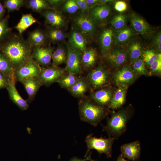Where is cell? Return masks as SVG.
Segmentation results:
<instances>
[{
    "mask_svg": "<svg viewBox=\"0 0 161 161\" xmlns=\"http://www.w3.org/2000/svg\"><path fill=\"white\" fill-rule=\"evenodd\" d=\"M33 48L21 35L15 34L0 45V52L7 58L14 70L32 58Z\"/></svg>",
    "mask_w": 161,
    "mask_h": 161,
    "instance_id": "cell-1",
    "label": "cell"
},
{
    "mask_svg": "<svg viewBox=\"0 0 161 161\" xmlns=\"http://www.w3.org/2000/svg\"><path fill=\"white\" fill-rule=\"evenodd\" d=\"M79 111L80 119L94 126H96L108 113L105 107L85 98L79 101Z\"/></svg>",
    "mask_w": 161,
    "mask_h": 161,
    "instance_id": "cell-2",
    "label": "cell"
},
{
    "mask_svg": "<svg viewBox=\"0 0 161 161\" xmlns=\"http://www.w3.org/2000/svg\"><path fill=\"white\" fill-rule=\"evenodd\" d=\"M131 114L127 108L112 113L103 128L109 136L117 140L126 131L127 123L131 117Z\"/></svg>",
    "mask_w": 161,
    "mask_h": 161,
    "instance_id": "cell-3",
    "label": "cell"
},
{
    "mask_svg": "<svg viewBox=\"0 0 161 161\" xmlns=\"http://www.w3.org/2000/svg\"><path fill=\"white\" fill-rule=\"evenodd\" d=\"M109 70L102 65L91 70L86 77L89 88L92 91L107 86L110 78Z\"/></svg>",
    "mask_w": 161,
    "mask_h": 161,
    "instance_id": "cell-4",
    "label": "cell"
},
{
    "mask_svg": "<svg viewBox=\"0 0 161 161\" xmlns=\"http://www.w3.org/2000/svg\"><path fill=\"white\" fill-rule=\"evenodd\" d=\"M114 140L109 136L108 138H97L93 137L91 134L88 135L85 139L87 148L86 156L91 150L94 149L100 154L104 153L107 158L111 157L112 147Z\"/></svg>",
    "mask_w": 161,
    "mask_h": 161,
    "instance_id": "cell-5",
    "label": "cell"
},
{
    "mask_svg": "<svg viewBox=\"0 0 161 161\" xmlns=\"http://www.w3.org/2000/svg\"><path fill=\"white\" fill-rule=\"evenodd\" d=\"M41 67L32 58L14 70L13 77L15 81L21 82L29 78H37L41 71Z\"/></svg>",
    "mask_w": 161,
    "mask_h": 161,
    "instance_id": "cell-6",
    "label": "cell"
},
{
    "mask_svg": "<svg viewBox=\"0 0 161 161\" xmlns=\"http://www.w3.org/2000/svg\"><path fill=\"white\" fill-rule=\"evenodd\" d=\"M74 30L78 31L86 38L92 36L96 30L95 21L88 14L81 13L73 20Z\"/></svg>",
    "mask_w": 161,
    "mask_h": 161,
    "instance_id": "cell-7",
    "label": "cell"
},
{
    "mask_svg": "<svg viewBox=\"0 0 161 161\" xmlns=\"http://www.w3.org/2000/svg\"><path fill=\"white\" fill-rule=\"evenodd\" d=\"M65 69L53 65L41 67L40 73L37 79L41 85L47 86L57 82L65 75Z\"/></svg>",
    "mask_w": 161,
    "mask_h": 161,
    "instance_id": "cell-8",
    "label": "cell"
},
{
    "mask_svg": "<svg viewBox=\"0 0 161 161\" xmlns=\"http://www.w3.org/2000/svg\"><path fill=\"white\" fill-rule=\"evenodd\" d=\"M66 44L67 53L66 71L67 74L80 75L82 72L81 65L82 52L72 49L66 42Z\"/></svg>",
    "mask_w": 161,
    "mask_h": 161,
    "instance_id": "cell-9",
    "label": "cell"
},
{
    "mask_svg": "<svg viewBox=\"0 0 161 161\" xmlns=\"http://www.w3.org/2000/svg\"><path fill=\"white\" fill-rule=\"evenodd\" d=\"M54 48L50 45L47 47L37 46L33 48L32 58L41 67L50 66Z\"/></svg>",
    "mask_w": 161,
    "mask_h": 161,
    "instance_id": "cell-10",
    "label": "cell"
},
{
    "mask_svg": "<svg viewBox=\"0 0 161 161\" xmlns=\"http://www.w3.org/2000/svg\"><path fill=\"white\" fill-rule=\"evenodd\" d=\"M113 78L117 85L128 86L134 82L137 76L130 67L124 66L115 72Z\"/></svg>",
    "mask_w": 161,
    "mask_h": 161,
    "instance_id": "cell-11",
    "label": "cell"
},
{
    "mask_svg": "<svg viewBox=\"0 0 161 161\" xmlns=\"http://www.w3.org/2000/svg\"><path fill=\"white\" fill-rule=\"evenodd\" d=\"M130 21L134 30L143 37L148 38L151 34L152 30L150 25L141 16L133 13L130 16Z\"/></svg>",
    "mask_w": 161,
    "mask_h": 161,
    "instance_id": "cell-12",
    "label": "cell"
},
{
    "mask_svg": "<svg viewBox=\"0 0 161 161\" xmlns=\"http://www.w3.org/2000/svg\"><path fill=\"white\" fill-rule=\"evenodd\" d=\"M41 13L47 23L51 27L61 29L66 25L65 18L61 12L57 10L48 9Z\"/></svg>",
    "mask_w": 161,
    "mask_h": 161,
    "instance_id": "cell-13",
    "label": "cell"
},
{
    "mask_svg": "<svg viewBox=\"0 0 161 161\" xmlns=\"http://www.w3.org/2000/svg\"><path fill=\"white\" fill-rule=\"evenodd\" d=\"M16 83L14 77L10 79L9 85L7 88L10 99L20 109L26 110L29 107V103L18 93L16 86Z\"/></svg>",
    "mask_w": 161,
    "mask_h": 161,
    "instance_id": "cell-14",
    "label": "cell"
},
{
    "mask_svg": "<svg viewBox=\"0 0 161 161\" xmlns=\"http://www.w3.org/2000/svg\"><path fill=\"white\" fill-rule=\"evenodd\" d=\"M123 156L133 161L138 160L140 154L141 146L138 140L126 143L120 147Z\"/></svg>",
    "mask_w": 161,
    "mask_h": 161,
    "instance_id": "cell-15",
    "label": "cell"
},
{
    "mask_svg": "<svg viewBox=\"0 0 161 161\" xmlns=\"http://www.w3.org/2000/svg\"><path fill=\"white\" fill-rule=\"evenodd\" d=\"M113 95L111 89L109 88H103L92 91L90 97L95 103L100 106L105 107L109 106Z\"/></svg>",
    "mask_w": 161,
    "mask_h": 161,
    "instance_id": "cell-16",
    "label": "cell"
},
{
    "mask_svg": "<svg viewBox=\"0 0 161 161\" xmlns=\"http://www.w3.org/2000/svg\"><path fill=\"white\" fill-rule=\"evenodd\" d=\"M106 60L112 66H120L127 61V52L121 48H116L110 50L104 55Z\"/></svg>",
    "mask_w": 161,
    "mask_h": 161,
    "instance_id": "cell-17",
    "label": "cell"
},
{
    "mask_svg": "<svg viewBox=\"0 0 161 161\" xmlns=\"http://www.w3.org/2000/svg\"><path fill=\"white\" fill-rule=\"evenodd\" d=\"M72 49L83 52L87 48V38L81 33L74 29L70 33L66 42Z\"/></svg>",
    "mask_w": 161,
    "mask_h": 161,
    "instance_id": "cell-18",
    "label": "cell"
},
{
    "mask_svg": "<svg viewBox=\"0 0 161 161\" xmlns=\"http://www.w3.org/2000/svg\"><path fill=\"white\" fill-rule=\"evenodd\" d=\"M96 49L92 47L87 48L82 53L81 65L82 71H88L93 68L97 58Z\"/></svg>",
    "mask_w": 161,
    "mask_h": 161,
    "instance_id": "cell-19",
    "label": "cell"
},
{
    "mask_svg": "<svg viewBox=\"0 0 161 161\" xmlns=\"http://www.w3.org/2000/svg\"><path fill=\"white\" fill-rule=\"evenodd\" d=\"M112 28L104 29L101 33L99 39L101 50L104 55L110 50L114 41V32Z\"/></svg>",
    "mask_w": 161,
    "mask_h": 161,
    "instance_id": "cell-20",
    "label": "cell"
},
{
    "mask_svg": "<svg viewBox=\"0 0 161 161\" xmlns=\"http://www.w3.org/2000/svg\"><path fill=\"white\" fill-rule=\"evenodd\" d=\"M128 87V86L118 85V88L113 94L111 103L108 106L109 109L115 110L123 106L125 101Z\"/></svg>",
    "mask_w": 161,
    "mask_h": 161,
    "instance_id": "cell-21",
    "label": "cell"
},
{
    "mask_svg": "<svg viewBox=\"0 0 161 161\" xmlns=\"http://www.w3.org/2000/svg\"><path fill=\"white\" fill-rule=\"evenodd\" d=\"M21 83L28 95V98L27 100L30 103L35 99V95L42 85L37 79L35 78L25 79Z\"/></svg>",
    "mask_w": 161,
    "mask_h": 161,
    "instance_id": "cell-22",
    "label": "cell"
},
{
    "mask_svg": "<svg viewBox=\"0 0 161 161\" xmlns=\"http://www.w3.org/2000/svg\"><path fill=\"white\" fill-rule=\"evenodd\" d=\"M111 11L109 5L106 4L96 6L91 9L88 13L91 18L96 21H103L110 15Z\"/></svg>",
    "mask_w": 161,
    "mask_h": 161,
    "instance_id": "cell-23",
    "label": "cell"
},
{
    "mask_svg": "<svg viewBox=\"0 0 161 161\" xmlns=\"http://www.w3.org/2000/svg\"><path fill=\"white\" fill-rule=\"evenodd\" d=\"M89 88L86 78L80 76L68 90L73 96L80 98L83 96Z\"/></svg>",
    "mask_w": 161,
    "mask_h": 161,
    "instance_id": "cell-24",
    "label": "cell"
},
{
    "mask_svg": "<svg viewBox=\"0 0 161 161\" xmlns=\"http://www.w3.org/2000/svg\"><path fill=\"white\" fill-rule=\"evenodd\" d=\"M47 39L46 32L37 29L30 32L27 41L33 48L44 46Z\"/></svg>",
    "mask_w": 161,
    "mask_h": 161,
    "instance_id": "cell-25",
    "label": "cell"
},
{
    "mask_svg": "<svg viewBox=\"0 0 161 161\" xmlns=\"http://www.w3.org/2000/svg\"><path fill=\"white\" fill-rule=\"evenodd\" d=\"M143 51L142 44L138 40H134L130 43L127 53L132 64L140 57Z\"/></svg>",
    "mask_w": 161,
    "mask_h": 161,
    "instance_id": "cell-26",
    "label": "cell"
},
{
    "mask_svg": "<svg viewBox=\"0 0 161 161\" xmlns=\"http://www.w3.org/2000/svg\"><path fill=\"white\" fill-rule=\"evenodd\" d=\"M35 23L40 22L31 14H23L15 28L18 31L19 34L21 35L27 28Z\"/></svg>",
    "mask_w": 161,
    "mask_h": 161,
    "instance_id": "cell-27",
    "label": "cell"
},
{
    "mask_svg": "<svg viewBox=\"0 0 161 161\" xmlns=\"http://www.w3.org/2000/svg\"><path fill=\"white\" fill-rule=\"evenodd\" d=\"M67 53L64 47L61 45L58 46L54 50L52 56V65L58 66L59 65L66 62Z\"/></svg>",
    "mask_w": 161,
    "mask_h": 161,
    "instance_id": "cell-28",
    "label": "cell"
},
{
    "mask_svg": "<svg viewBox=\"0 0 161 161\" xmlns=\"http://www.w3.org/2000/svg\"><path fill=\"white\" fill-rule=\"evenodd\" d=\"M46 32L47 38L52 43L62 42L65 39V35L60 29L49 27Z\"/></svg>",
    "mask_w": 161,
    "mask_h": 161,
    "instance_id": "cell-29",
    "label": "cell"
},
{
    "mask_svg": "<svg viewBox=\"0 0 161 161\" xmlns=\"http://www.w3.org/2000/svg\"><path fill=\"white\" fill-rule=\"evenodd\" d=\"M14 70L6 57L0 52V72L10 79L13 77Z\"/></svg>",
    "mask_w": 161,
    "mask_h": 161,
    "instance_id": "cell-30",
    "label": "cell"
},
{
    "mask_svg": "<svg viewBox=\"0 0 161 161\" xmlns=\"http://www.w3.org/2000/svg\"><path fill=\"white\" fill-rule=\"evenodd\" d=\"M134 35L132 29L126 26L117 31L114 38V42L116 44L124 43L128 41Z\"/></svg>",
    "mask_w": 161,
    "mask_h": 161,
    "instance_id": "cell-31",
    "label": "cell"
},
{
    "mask_svg": "<svg viewBox=\"0 0 161 161\" xmlns=\"http://www.w3.org/2000/svg\"><path fill=\"white\" fill-rule=\"evenodd\" d=\"M60 78L57 82L61 87L69 89L80 77L78 75L67 74Z\"/></svg>",
    "mask_w": 161,
    "mask_h": 161,
    "instance_id": "cell-32",
    "label": "cell"
},
{
    "mask_svg": "<svg viewBox=\"0 0 161 161\" xmlns=\"http://www.w3.org/2000/svg\"><path fill=\"white\" fill-rule=\"evenodd\" d=\"M26 2L27 7L35 12L41 13L45 10L50 9L46 0H30Z\"/></svg>",
    "mask_w": 161,
    "mask_h": 161,
    "instance_id": "cell-33",
    "label": "cell"
},
{
    "mask_svg": "<svg viewBox=\"0 0 161 161\" xmlns=\"http://www.w3.org/2000/svg\"><path fill=\"white\" fill-rule=\"evenodd\" d=\"M127 17L126 15L119 14L114 16L110 22L112 27L117 31L125 27Z\"/></svg>",
    "mask_w": 161,
    "mask_h": 161,
    "instance_id": "cell-34",
    "label": "cell"
},
{
    "mask_svg": "<svg viewBox=\"0 0 161 161\" xmlns=\"http://www.w3.org/2000/svg\"><path fill=\"white\" fill-rule=\"evenodd\" d=\"M8 17L0 20V43L10 36L11 28L8 23Z\"/></svg>",
    "mask_w": 161,
    "mask_h": 161,
    "instance_id": "cell-35",
    "label": "cell"
},
{
    "mask_svg": "<svg viewBox=\"0 0 161 161\" xmlns=\"http://www.w3.org/2000/svg\"><path fill=\"white\" fill-rule=\"evenodd\" d=\"M158 54L153 49H147L143 51L141 58L145 65L149 66L156 59Z\"/></svg>",
    "mask_w": 161,
    "mask_h": 161,
    "instance_id": "cell-36",
    "label": "cell"
},
{
    "mask_svg": "<svg viewBox=\"0 0 161 161\" xmlns=\"http://www.w3.org/2000/svg\"><path fill=\"white\" fill-rule=\"evenodd\" d=\"M132 64V69L136 74L146 75L148 74L145 65L140 57Z\"/></svg>",
    "mask_w": 161,
    "mask_h": 161,
    "instance_id": "cell-37",
    "label": "cell"
},
{
    "mask_svg": "<svg viewBox=\"0 0 161 161\" xmlns=\"http://www.w3.org/2000/svg\"><path fill=\"white\" fill-rule=\"evenodd\" d=\"M23 0H6L4 1V5L9 11L18 10L24 4Z\"/></svg>",
    "mask_w": 161,
    "mask_h": 161,
    "instance_id": "cell-38",
    "label": "cell"
},
{
    "mask_svg": "<svg viewBox=\"0 0 161 161\" xmlns=\"http://www.w3.org/2000/svg\"><path fill=\"white\" fill-rule=\"evenodd\" d=\"M62 6V10L70 14L75 13L79 9L75 0L65 1Z\"/></svg>",
    "mask_w": 161,
    "mask_h": 161,
    "instance_id": "cell-39",
    "label": "cell"
},
{
    "mask_svg": "<svg viewBox=\"0 0 161 161\" xmlns=\"http://www.w3.org/2000/svg\"><path fill=\"white\" fill-rule=\"evenodd\" d=\"M150 68L152 74L160 73L161 71V54H158L156 59L150 66Z\"/></svg>",
    "mask_w": 161,
    "mask_h": 161,
    "instance_id": "cell-40",
    "label": "cell"
},
{
    "mask_svg": "<svg viewBox=\"0 0 161 161\" xmlns=\"http://www.w3.org/2000/svg\"><path fill=\"white\" fill-rule=\"evenodd\" d=\"M152 44L159 52H161V33L159 32L156 33L153 39Z\"/></svg>",
    "mask_w": 161,
    "mask_h": 161,
    "instance_id": "cell-41",
    "label": "cell"
},
{
    "mask_svg": "<svg viewBox=\"0 0 161 161\" xmlns=\"http://www.w3.org/2000/svg\"><path fill=\"white\" fill-rule=\"evenodd\" d=\"M81 13L88 14L90 9L85 0H75Z\"/></svg>",
    "mask_w": 161,
    "mask_h": 161,
    "instance_id": "cell-42",
    "label": "cell"
},
{
    "mask_svg": "<svg viewBox=\"0 0 161 161\" xmlns=\"http://www.w3.org/2000/svg\"><path fill=\"white\" fill-rule=\"evenodd\" d=\"M50 9L57 10V9L61 6L65 0H46Z\"/></svg>",
    "mask_w": 161,
    "mask_h": 161,
    "instance_id": "cell-43",
    "label": "cell"
},
{
    "mask_svg": "<svg viewBox=\"0 0 161 161\" xmlns=\"http://www.w3.org/2000/svg\"><path fill=\"white\" fill-rule=\"evenodd\" d=\"M127 8L126 3L124 1H117L114 5V8L117 11L122 13L125 11Z\"/></svg>",
    "mask_w": 161,
    "mask_h": 161,
    "instance_id": "cell-44",
    "label": "cell"
},
{
    "mask_svg": "<svg viewBox=\"0 0 161 161\" xmlns=\"http://www.w3.org/2000/svg\"><path fill=\"white\" fill-rule=\"evenodd\" d=\"M10 79L0 72V89L7 87Z\"/></svg>",
    "mask_w": 161,
    "mask_h": 161,
    "instance_id": "cell-45",
    "label": "cell"
},
{
    "mask_svg": "<svg viewBox=\"0 0 161 161\" xmlns=\"http://www.w3.org/2000/svg\"><path fill=\"white\" fill-rule=\"evenodd\" d=\"M90 10L98 6L99 0H85Z\"/></svg>",
    "mask_w": 161,
    "mask_h": 161,
    "instance_id": "cell-46",
    "label": "cell"
},
{
    "mask_svg": "<svg viewBox=\"0 0 161 161\" xmlns=\"http://www.w3.org/2000/svg\"><path fill=\"white\" fill-rule=\"evenodd\" d=\"M91 160V153H89L88 156L86 158L84 159H79L77 157H74L72 158L69 161H86L89 160Z\"/></svg>",
    "mask_w": 161,
    "mask_h": 161,
    "instance_id": "cell-47",
    "label": "cell"
},
{
    "mask_svg": "<svg viewBox=\"0 0 161 161\" xmlns=\"http://www.w3.org/2000/svg\"><path fill=\"white\" fill-rule=\"evenodd\" d=\"M4 12V7L0 1V19L3 17Z\"/></svg>",
    "mask_w": 161,
    "mask_h": 161,
    "instance_id": "cell-48",
    "label": "cell"
},
{
    "mask_svg": "<svg viewBox=\"0 0 161 161\" xmlns=\"http://www.w3.org/2000/svg\"><path fill=\"white\" fill-rule=\"evenodd\" d=\"M113 1L111 0H99L98 6L106 4L107 3L112 2Z\"/></svg>",
    "mask_w": 161,
    "mask_h": 161,
    "instance_id": "cell-49",
    "label": "cell"
},
{
    "mask_svg": "<svg viewBox=\"0 0 161 161\" xmlns=\"http://www.w3.org/2000/svg\"><path fill=\"white\" fill-rule=\"evenodd\" d=\"M116 161H129L126 160L124 158L123 156L121 154L118 157ZM136 161H140L137 160Z\"/></svg>",
    "mask_w": 161,
    "mask_h": 161,
    "instance_id": "cell-50",
    "label": "cell"
},
{
    "mask_svg": "<svg viewBox=\"0 0 161 161\" xmlns=\"http://www.w3.org/2000/svg\"><path fill=\"white\" fill-rule=\"evenodd\" d=\"M91 161H95L93 160H91Z\"/></svg>",
    "mask_w": 161,
    "mask_h": 161,
    "instance_id": "cell-51",
    "label": "cell"
}]
</instances>
